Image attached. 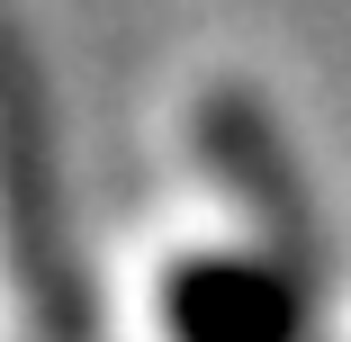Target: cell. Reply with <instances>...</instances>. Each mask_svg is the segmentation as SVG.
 <instances>
[{
	"instance_id": "6da1fadb",
	"label": "cell",
	"mask_w": 351,
	"mask_h": 342,
	"mask_svg": "<svg viewBox=\"0 0 351 342\" xmlns=\"http://www.w3.org/2000/svg\"><path fill=\"white\" fill-rule=\"evenodd\" d=\"M171 333L180 342H298V297L261 261H217L171 280Z\"/></svg>"
}]
</instances>
